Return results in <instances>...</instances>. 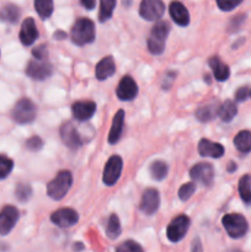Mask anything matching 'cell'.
<instances>
[{
	"mask_svg": "<svg viewBox=\"0 0 251 252\" xmlns=\"http://www.w3.org/2000/svg\"><path fill=\"white\" fill-rule=\"evenodd\" d=\"M95 25L90 19L81 17L74 24L70 31L71 41L78 46H85L95 39Z\"/></svg>",
	"mask_w": 251,
	"mask_h": 252,
	"instance_id": "obj_1",
	"label": "cell"
},
{
	"mask_svg": "<svg viewBox=\"0 0 251 252\" xmlns=\"http://www.w3.org/2000/svg\"><path fill=\"white\" fill-rule=\"evenodd\" d=\"M71 184H73V176L70 171L63 170L58 172V175L47 185V194L54 201H61L69 192Z\"/></svg>",
	"mask_w": 251,
	"mask_h": 252,
	"instance_id": "obj_2",
	"label": "cell"
},
{
	"mask_svg": "<svg viewBox=\"0 0 251 252\" xmlns=\"http://www.w3.org/2000/svg\"><path fill=\"white\" fill-rule=\"evenodd\" d=\"M170 32V25L166 21H157L152 29L148 37V49L152 54H161L165 49L167 34Z\"/></svg>",
	"mask_w": 251,
	"mask_h": 252,
	"instance_id": "obj_3",
	"label": "cell"
},
{
	"mask_svg": "<svg viewBox=\"0 0 251 252\" xmlns=\"http://www.w3.org/2000/svg\"><path fill=\"white\" fill-rule=\"evenodd\" d=\"M221 223L228 235L233 239L243 238L248 231V221L241 214H226Z\"/></svg>",
	"mask_w": 251,
	"mask_h": 252,
	"instance_id": "obj_4",
	"label": "cell"
},
{
	"mask_svg": "<svg viewBox=\"0 0 251 252\" xmlns=\"http://www.w3.org/2000/svg\"><path fill=\"white\" fill-rule=\"evenodd\" d=\"M37 107L30 98H21L12 110V118L20 125L32 122L36 117Z\"/></svg>",
	"mask_w": 251,
	"mask_h": 252,
	"instance_id": "obj_5",
	"label": "cell"
},
{
	"mask_svg": "<svg viewBox=\"0 0 251 252\" xmlns=\"http://www.w3.org/2000/svg\"><path fill=\"white\" fill-rule=\"evenodd\" d=\"M52 73H53V66L47 59L46 61L32 59L26 66V74L34 80H44L49 78Z\"/></svg>",
	"mask_w": 251,
	"mask_h": 252,
	"instance_id": "obj_6",
	"label": "cell"
},
{
	"mask_svg": "<svg viewBox=\"0 0 251 252\" xmlns=\"http://www.w3.org/2000/svg\"><path fill=\"white\" fill-rule=\"evenodd\" d=\"M189 228V218L187 216H179L169 224L166 229L167 239L172 243H177L187 234Z\"/></svg>",
	"mask_w": 251,
	"mask_h": 252,
	"instance_id": "obj_7",
	"label": "cell"
},
{
	"mask_svg": "<svg viewBox=\"0 0 251 252\" xmlns=\"http://www.w3.org/2000/svg\"><path fill=\"white\" fill-rule=\"evenodd\" d=\"M123 161L121 157H118V155L111 157L108 161L106 162L105 169H103V184L107 185V186H113L118 181V179H120Z\"/></svg>",
	"mask_w": 251,
	"mask_h": 252,
	"instance_id": "obj_8",
	"label": "cell"
},
{
	"mask_svg": "<svg viewBox=\"0 0 251 252\" xmlns=\"http://www.w3.org/2000/svg\"><path fill=\"white\" fill-rule=\"evenodd\" d=\"M165 11V4L160 0H143L140 2L139 14L147 21L160 19Z\"/></svg>",
	"mask_w": 251,
	"mask_h": 252,
	"instance_id": "obj_9",
	"label": "cell"
},
{
	"mask_svg": "<svg viewBox=\"0 0 251 252\" xmlns=\"http://www.w3.org/2000/svg\"><path fill=\"white\" fill-rule=\"evenodd\" d=\"M189 176L193 181L198 182L203 186H211L214 177L213 166L208 162H199L192 167L189 171Z\"/></svg>",
	"mask_w": 251,
	"mask_h": 252,
	"instance_id": "obj_10",
	"label": "cell"
},
{
	"mask_svg": "<svg viewBox=\"0 0 251 252\" xmlns=\"http://www.w3.org/2000/svg\"><path fill=\"white\" fill-rule=\"evenodd\" d=\"M20 213L15 207L6 206L0 212V235H7L19 220Z\"/></svg>",
	"mask_w": 251,
	"mask_h": 252,
	"instance_id": "obj_11",
	"label": "cell"
},
{
	"mask_svg": "<svg viewBox=\"0 0 251 252\" xmlns=\"http://www.w3.org/2000/svg\"><path fill=\"white\" fill-rule=\"evenodd\" d=\"M51 220L61 228H70L71 225L78 223L79 214L74 209L62 208L52 214Z\"/></svg>",
	"mask_w": 251,
	"mask_h": 252,
	"instance_id": "obj_12",
	"label": "cell"
},
{
	"mask_svg": "<svg viewBox=\"0 0 251 252\" xmlns=\"http://www.w3.org/2000/svg\"><path fill=\"white\" fill-rule=\"evenodd\" d=\"M116 94H117L118 98L122 101H130L138 95V86L132 76L126 75L121 79Z\"/></svg>",
	"mask_w": 251,
	"mask_h": 252,
	"instance_id": "obj_13",
	"label": "cell"
},
{
	"mask_svg": "<svg viewBox=\"0 0 251 252\" xmlns=\"http://www.w3.org/2000/svg\"><path fill=\"white\" fill-rule=\"evenodd\" d=\"M61 137H62V140H63L64 144L73 150L78 149V148H80L81 144H83L78 130H76V128L74 127L73 123H70V122L64 123V125L62 126Z\"/></svg>",
	"mask_w": 251,
	"mask_h": 252,
	"instance_id": "obj_14",
	"label": "cell"
},
{
	"mask_svg": "<svg viewBox=\"0 0 251 252\" xmlns=\"http://www.w3.org/2000/svg\"><path fill=\"white\" fill-rule=\"evenodd\" d=\"M160 204L159 192L154 189H145L142 196V202H140V209L143 213L152 216L157 211Z\"/></svg>",
	"mask_w": 251,
	"mask_h": 252,
	"instance_id": "obj_15",
	"label": "cell"
},
{
	"mask_svg": "<svg viewBox=\"0 0 251 252\" xmlns=\"http://www.w3.org/2000/svg\"><path fill=\"white\" fill-rule=\"evenodd\" d=\"M96 111V103L93 101H78L71 106V112L75 120L84 122L90 120Z\"/></svg>",
	"mask_w": 251,
	"mask_h": 252,
	"instance_id": "obj_16",
	"label": "cell"
},
{
	"mask_svg": "<svg viewBox=\"0 0 251 252\" xmlns=\"http://www.w3.org/2000/svg\"><path fill=\"white\" fill-rule=\"evenodd\" d=\"M38 38V30H37L34 20L32 17H27L21 25L20 30V41L25 46H30Z\"/></svg>",
	"mask_w": 251,
	"mask_h": 252,
	"instance_id": "obj_17",
	"label": "cell"
},
{
	"mask_svg": "<svg viewBox=\"0 0 251 252\" xmlns=\"http://www.w3.org/2000/svg\"><path fill=\"white\" fill-rule=\"evenodd\" d=\"M224 147L219 143H214L208 139H201L198 143V153L202 157L207 158H214V159H219L224 155Z\"/></svg>",
	"mask_w": 251,
	"mask_h": 252,
	"instance_id": "obj_18",
	"label": "cell"
},
{
	"mask_svg": "<svg viewBox=\"0 0 251 252\" xmlns=\"http://www.w3.org/2000/svg\"><path fill=\"white\" fill-rule=\"evenodd\" d=\"M116 71L115 62L112 57H105L97 63L95 68V75L98 80H106L110 76H112Z\"/></svg>",
	"mask_w": 251,
	"mask_h": 252,
	"instance_id": "obj_19",
	"label": "cell"
},
{
	"mask_svg": "<svg viewBox=\"0 0 251 252\" xmlns=\"http://www.w3.org/2000/svg\"><path fill=\"white\" fill-rule=\"evenodd\" d=\"M170 15L172 20L176 22L179 26H187L189 22V14L184 4L179 1H172L170 4Z\"/></svg>",
	"mask_w": 251,
	"mask_h": 252,
	"instance_id": "obj_20",
	"label": "cell"
},
{
	"mask_svg": "<svg viewBox=\"0 0 251 252\" xmlns=\"http://www.w3.org/2000/svg\"><path fill=\"white\" fill-rule=\"evenodd\" d=\"M123 122H125V111L120 110L113 117L112 126H111L110 134H108V143L110 144H115L120 140L123 130Z\"/></svg>",
	"mask_w": 251,
	"mask_h": 252,
	"instance_id": "obj_21",
	"label": "cell"
},
{
	"mask_svg": "<svg viewBox=\"0 0 251 252\" xmlns=\"http://www.w3.org/2000/svg\"><path fill=\"white\" fill-rule=\"evenodd\" d=\"M209 66H211L212 71H213L214 78L218 81H225L230 75V70L229 66L225 63L219 59V57H212L209 59Z\"/></svg>",
	"mask_w": 251,
	"mask_h": 252,
	"instance_id": "obj_22",
	"label": "cell"
},
{
	"mask_svg": "<svg viewBox=\"0 0 251 252\" xmlns=\"http://www.w3.org/2000/svg\"><path fill=\"white\" fill-rule=\"evenodd\" d=\"M238 113V107L235 103L230 100H226L221 103L218 108V116L223 122H230Z\"/></svg>",
	"mask_w": 251,
	"mask_h": 252,
	"instance_id": "obj_23",
	"label": "cell"
},
{
	"mask_svg": "<svg viewBox=\"0 0 251 252\" xmlns=\"http://www.w3.org/2000/svg\"><path fill=\"white\" fill-rule=\"evenodd\" d=\"M234 144L236 149L241 153L251 152V132L249 130H241L234 138Z\"/></svg>",
	"mask_w": 251,
	"mask_h": 252,
	"instance_id": "obj_24",
	"label": "cell"
},
{
	"mask_svg": "<svg viewBox=\"0 0 251 252\" xmlns=\"http://www.w3.org/2000/svg\"><path fill=\"white\" fill-rule=\"evenodd\" d=\"M218 108L219 106H217L216 103H208V105L199 107L197 110L196 116L201 122H209V121H212L216 117V115H218Z\"/></svg>",
	"mask_w": 251,
	"mask_h": 252,
	"instance_id": "obj_25",
	"label": "cell"
},
{
	"mask_svg": "<svg viewBox=\"0 0 251 252\" xmlns=\"http://www.w3.org/2000/svg\"><path fill=\"white\" fill-rule=\"evenodd\" d=\"M239 193L246 203H251V175H244L239 181Z\"/></svg>",
	"mask_w": 251,
	"mask_h": 252,
	"instance_id": "obj_26",
	"label": "cell"
},
{
	"mask_svg": "<svg viewBox=\"0 0 251 252\" xmlns=\"http://www.w3.org/2000/svg\"><path fill=\"white\" fill-rule=\"evenodd\" d=\"M167 171H169V167H167L166 162L164 161H154L152 165H150V175L154 180L157 181H161L165 177L167 176Z\"/></svg>",
	"mask_w": 251,
	"mask_h": 252,
	"instance_id": "obj_27",
	"label": "cell"
},
{
	"mask_svg": "<svg viewBox=\"0 0 251 252\" xmlns=\"http://www.w3.org/2000/svg\"><path fill=\"white\" fill-rule=\"evenodd\" d=\"M20 16V9L16 5H6V6L2 7V10L0 11V19L5 22H16L19 20Z\"/></svg>",
	"mask_w": 251,
	"mask_h": 252,
	"instance_id": "obj_28",
	"label": "cell"
},
{
	"mask_svg": "<svg viewBox=\"0 0 251 252\" xmlns=\"http://www.w3.org/2000/svg\"><path fill=\"white\" fill-rule=\"evenodd\" d=\"M121 234V223L120 219L116 214H112L110 217L107 221V226H106V235L111 239V240H115L120 236Z\"/></svg>",
	"mask_w": 251,
	"mask_h": 252,
	"instance_id": "obj_29",
	"label": "cell"
},
{
	"mask_svg": "<svg viewBox=\"0 0 251 252\" xmlns=\"http://www.w3.org/2000/svg\"><path fill=\"white\" fill-rule=\"evenodd\" d=\"M116 6L115 0H102L100 2V12H98V20L101 22H105L110 19L113 14V9Z\"/></svg>",
	"mask_w": 251,
	"mask_h": 252,
	"instance_id": "obj_30",
	"label": "cell"
},
{
	"mask_svg": "<svg viewBox=\"0 0 251 252\" xmlns=\"http://www.w3.org/2000/svg\"><path fill=\"white\" fill-rule=\"evenodd\" d=\"M34 7L42 19H47L53 12V2L51 0H37L34 2Z\"/></svg>",
	"mask_w": 251,
	"mask_h": 252,
	"instance_id": "obj_31",
	"label": "cell"
},
{
	"mask_svg": "<svg viewBox=\"0 0 251 252\" xmlns=\"http://www.w3.org/2000/svg\"><path fill=\"white\" fill-rule=\"evenodd\" d=\"M12 167H14L12 160L4 157V155H0V180L9 176L10 172L12 171Z\"/></svg>",
	"mask_w": 251,
	"mask_h": 252,
	"instance_id": "obj_32",
	"label": "cell"
},
{
	"mask_svg": "<svg viewBox=\"0 0 251 252\" xmlns=\"http://www.w3.org/2000/svg\"><path fill=\"white\" fill-rule=\"evenodd\" d=\"M16 198L19 199L20 202H26L29 201L30 197L32 194V189L30 185L26 184H20L16 186Z\"/></svg>",
	"mask_w": 251,
	"mask_h": 252,
	"instance_id": "obj_33",
	"label": "cell"
},
{
	"mask_svg": "<svg viewBox=\"0 0 251 252\" xmlns=\"http://www.w3.org/2000/svg\"><path fill=\"white\" fill-rule=\"evenodd\" d=\"M196 192V185L193 182H187V184L182 185L179 189V197L181 201H187L189 197Z\"/></svg>",
	"mask_w": 251,
	"mask_h": 252,
	"instance_id": "obj_34",
	"label": "cell"
},
{
	"mask_svg": "<svg viewBox=\"0 0 251 252\" xmlns=\"http://www.w3.org/2000/svg\"><path fill=\"white\" fill-rule=\"evenodd\" d=\"M116 252H144V251H143L142 246H140L139 244L135 243V241L133 240H128L121 244V245L117 248V250H116Z\"/></svg>",
	"mask_w": 251,
	"mask_h": 252,
	"instance_id": "obj_35",
	"label": "cell"
},
{
	"mask_svg": "<svg viewBox=\"0 0 251 252\" xmlns=\"http://www.w3.org/2000/svg\"><path fill=\"white\" fill-rule=\"evenodd\" d=\"M26 147L31 152H37V150H41V148L43 147V142L39 137H32L26 142Z\"/></svg>",
	"mask_w": 251,
	"mask_h": 252,
	"instance_id": "obj_36",
	"label": "cell"
},
{
	"mask_svg": "<svg viewBox=\"0 0 251 252\" xmlns=\"http://www.w3.org/2000/svg\"><path fill=\"white\" fill-rule=\"evenodd\" d=\"M32 54H33L34 59H38V61H46L47 54H48L46 44H41V46L36 47V48L32 51Z\"/></svg>",
	"mask_w": 251,
	"mask_h": 252,
	"instance_id": "obj_37",
	"label": "cell"
},
{
	"mask_svg": "<svg viewBox=\"0 0 251 252\" xmlns=\"http://www.w3.org/2000/svg\"><path fill=\"white\" fill-rule=\"evenodd\" d=\"M240 4H241L240 0H239V1H230V0H225V1L217 2V5H218L223 11H230V10L235 9V7L239 6Z\"/></svg>",
	"mask_w": 251,
	"mask_h": 252,
	"instance_id": "obj_38",
	"label": "cell"
},
{
	"mask_svg": "<svg viewBox=\"0 0 251 252\" xmlns=\"http://www.w3.org/2000/svg\"><path fill=\"white\" fill-rule=\"evenodd\" d=\"M251 94V91L249 90V88H240L235 94L236 101H245L249 97V95Z\"/></svg>",
	"mask_w": 251,
	"mask_h": 252,
	"instance_id": "obj_39",
	"label": "cell"
},
{
	"mask_svg": "<svg viewBox=\"0 0 251 252\" xmlns=\"http://www.w3.org/2000/svg\"><path fill=\"white\" fill-rule=\"evenodd\" d=\"M191 252H202V244L198 238L193 239V241H192Z\"/></svg>",
	"mask_w": 251,
	"mask_h": 252,
	"instance_id": "obj_40",
	"label": "cell"
},
{
	"mask_svg": "<svg viewBox=\"0 0 251 252\" xmlns=\"http://www.w3.org/2000/svg\"><path fill=\"white\" fill-rule=\"evenodd\" d=\"M80 4L83 5V6H85L86 9L91 10V9H94V7H95L96 2L94 1V0H83V1H81Z\"/></svg>",
	"mask_w": 251,
	"mask_h": 252,
	"instance_id": "obj_41",
	"label": "cell"
},
{
	"mask_svg": "<svg viewBox=\"0 0 251 252\" xmlns=\"http://www.w3.org/2000/svg\"><path fill=\"white\" fill-rule=\"evenodd\" d=\"M54 37H56L57 39H59V38H64V37H66V34L64 33V32H57V33H54Z\"/></svg>",
	"mask_w": 251,
	"mask_h": 252,
	"instance_id": "obj_42",
	"label": "cell"
},
{
	"mask_svg": "<svg viewBox=\"0 0 251 252\" xmlns=\"http://www.w3.org/2000/svg\"><path fill=\"white\" fill-rule=\"evenodd\" d=\"M233 170H235V164H230V169H229V171H233Z\"/></svg>",
	"mask_w": 251,
	"mask_h": 252,
	"instance_id": "obj_43",
	"label": "cell"
},
{
	"mask_svg": "<svg viewBox=\"0 0 251 252\" xmlns=\"http://www.w3.org/2000/svg\"><path fill=\"white\" fill-rule=\"evenodd\" d=\"M233 252H241V251H239V250H235V251H233Z\"/></svg>",
	"mask_w": 251,
	"mask_h": 252,
	"instance_id": "obj_44",
	"label": "cell"
},
{
	"mask_svg": "<svg viewBox=\"0 0 251 252\" xmlns=\"http://www.w3.org/2000/svg\"><path fill=\"white\" fill-rule=\"evenodd\" d=\"M250 95H251V94H250Z\"/></svg>",
	"mask_w": 251,
	"mask_h": 252,
	"instance_id": "obj_45",
	"label": "cell"
}]
</instances>
